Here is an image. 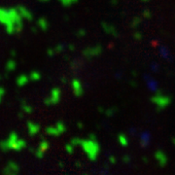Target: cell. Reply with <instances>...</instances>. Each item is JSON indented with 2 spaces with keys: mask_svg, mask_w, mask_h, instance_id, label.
Instances as JSON below:
<instances>
[{
  "mask_svg": "<svg viewBox=\"0 0 175 175\" xmlns=\"http://www.w3.org/2000/svg\"><path fill=\"white\" fill-rule=\"evenodd\" d=\"M81 146L84 149V151L87 154L88 158L90 160H96L97 156H98L100 147L97 141H93V140L88 139V140H83L81 141Z\"/></svg>",
  "mask_w": 175,
  "mask_h": 175,
  "instance_id": "6da1fadb",
  "label": "cell"
},
{
  "mask_svg": "<svg viewBox=\"0 0 175 175\" xmlns=\"http://www.w3.org/2000/svg\"><path fill=\"white\" fill-rule=\"evenodd\" d=\"M151 101L156 105L157 111L160 112L163 109H166V107H168L171 104V102H172V97L170 96H166V94H163L162 90H158L157 93L151 97Z\"/></svg>",
  "mask_w": 175,
  "mask_h": 175,
  "instance_id": "7a4b0ae2",
  "label": "cell"
},
{
  "mask_svg": "<svg viewBox=\"0 0 175 175\" xmlns=\"http://www.w3.org/2000/svg\"><path fill=\"white\" fill-rule=\"evenodd\" d=\"M61 90H59L58 88H55V89H52L51 90L50 96L47 97V98H45V100H44L45 105L50 106V105L58 104L59 102V100H61Z\"/></svg>",
  "mask_w": 175,
  "mask_h": 175,
  "instance_id": "3957f363",
  "label": "cell"
},
{
  "mask_svg": "<svg viewBox=\"0 0 175 175\" xmlns=\"http://www.w3.org/2000/svg\"><path fill=\"white\" fill-rule=\"evenodd\" d=\"M103 48L101 45H96V46L87 48L83 51V55L87 58H92L94 57H98V55L102 52Z\"/></svg>",
  "mask_w": 175,
  "mask_h": 175,
  "instance_id": "277c9868",
  "label": "cell"
},
{
  "mask_svg": "<svg viewBox=\"0 0 175 175\" xmlns=\"http://www.w3.org/2000/svg\"><path fill=\"white\" fill-rule=\"evenodd\" d=\"M19 172H20V166L16 162H13V160L8 162V163L6 164V166L2 170V173L7 175H15Z\"/></svg>",
  "mask_w": 175,
  "mask_h": 175,
  "instance_id": "5b68a950",
  "label": "cell"
},
{
  "mask_svg": "<svg viewBox=\"0 0 175 175\" xmlns=\"http://www.w3.org/2000/svg\"><path fill=\"white\" fill-rule=\"evenodd\" d=\"M154 156H155V159L158 164L160 167H164L167 164V163H168V158H167L166 154L163 151H162V150H158Z\"/></svg>",
  "mask_w": 175,
  "mask_h": 175,
  "instance_id": "8992f818",
  "label": "cell"
},
{
  "mask_svg": "<svg viewBox=\"0 0 175 175\" xmlns=\"http://www.w3.org/2000/svg\"><path fill=\"white\" fill-rule=\"evenodd\" d=\"M16 8H17L18 12H19V14L20 15V17L23 18V19H26L27 20H29V22H31V20H33V15L31 14V12L29 11V10H27L24 6L18 5Z\"/></svg>",
  "mask_w": 175,
  "mask_h": 175,
  "instance_id": "52a82bcc",
  "label": "cell"
},
{
  "mask_svg": "<svg viewBox=\"0 0 175 175\" xmlns=\"http://www.w3.org/2000/svg\"><path fill=\"white\" fill-rule=\"evenodd\" d=\"M72 88H73V93H74V94L77 97H80L83 96V93H84L83 85L78 79H74L72 81Z\"/></svg>",
  "mask_w": 175,
  "mask_h": 175,
  "instance_id": "ba28073f",
  "label": "cell"
},
{
  "mask_svg": "<svg viewBox=\"0 0 175 175\" xmlns=\"http://www.w3.org/2000/svg\"><path fill=\"white\" fill-rule=\"evenodd\" d=\"M101 26H102V28L103 30L106 32L107 34H111V35H113L114 37H118V31L117 29L115 28V26H113L112 24H109V23H101Z\"/></svg>",
  "mask_w": 175,
  "mask_h": 175,
  "instance_id": "9c48e42d",
  "label": "cell"
},
{
  "mask_svg": "<svg viewBox=\"0 0 175 175\" xmlns=\"http://www.w3.org/2000/svg\"><path fill=\"white\" fill-rule=\"evenodd\" d=\"M27 128H28V133L30 136H34L35 134H37L38 132L40 131V125L38 124H35V122L28 121L27 122Z\"/></svg>",
  "mask_w": 175,
  "mask_h": 175,
  "instance_id": "30bf717a",
  "label": "cell"
},
{
  "mask_svg": "<svg viewBox=\"0 0 175 175\" xmlns=\"http://www.w3.org/2000/svg\"><path fill=\"white\" fill-rule=\"evenodd\" d=\"M10 22V14L8 9L0 8V23L6 26Z\"/></svg>",
  "mask_w": 175,
  "mask_h": 175,
  "instance_id": "8fae6325",
  "label": "cell"
},
{
  "mask_svg": "<svg viewBox=\"0 0 175 175\" xmlns=\"http://www.w3.org/2000/svg\"><path fill=\"white\" fill-rule=\"evenodd\" d=\"M26 142L24 141L23 139L18 138L12 144L11 150H15V151H17V152H20V150H23V148H26Z\"/></svg>",
  "mask_w": 175,
  "mask_h": 175,
  "instance_id": "7c38bea8",
  "label": "cell"
},
{
  "mask_svg": "<svg viewBox=\"0 0 175 175\" xmlns=\"http://www.w3.org/2000/svg\"><path fill=\"white\" fill-rule=\"evenodd\" d=\"M150 141H151V136H150V133L147 131H144L143 133L140 136V144H141V147L145 148L149 145Z\"/></svg>",
  "mask_w": 175,
  "mask_h": 175,
  "instance_id": "4fadbf2b",
  "label": "cell"
},
{
  "mask_svg": "<svg viewBox=\"0 0 175 175\" xmlns=\"http://www.w3.org/2000/svg\"><path fill=\"white\" fill-rule=\"evenodd\" d=\"M143 78H145V80L147 81V85H148V87H149L150 90H156V92H157L158 90H159V89H158V83L155 81V80H153L150 76H148V75H144V76H143Z\"/></svg>",
  "mask_w": 175,
  "mask_h": 175,
  "instance_id": "5bb4252c",
  "label": "cell"
},
{
  "mask_svg": "<svg viewBox=\"0 0 175 175\" xmlns=\"http://www.w3.org/2000/svg\"><path fill=\"white\" fill-rule=\"evenodd\" d=\"M29 81V77H27L26 74H22L20 75L19 77L17 78L16 82H17V85L19 87H23L26 86L27 83Z\"/></svg>",
  "mask_w": 175,
  "mask_h": 175,
  "instance_id": "9a60e30c",
  "label": "cell"
},
{
  "mask_svg": "<svg viewBox=\"0 0 175 175\" xmlns=\"http://www.w3.org/2000/svg\"><path fill=\"white\" fill-rule=\"evenodd\" d=\"M37 26H39L40 29H42L43 31H46L49 28V22L45 18H40V19L37 20Z\"/></svg>",
  "mask_w": 175,
  "mask_h": 175,
  "instance_id": "2e32d148",
  "label": "cell"
},
{
  "mask_svg": "<svg viewBox=\"0 0 175 175\" xmlns=\"http://www.w3.org/2000/svg\"><path fill=\"white\" fill-rule=\"evenodd\" d=\"M16 67H17V62L15 61V59H13V58L9 59V61H7L6 66H5L7 72H12V71H14V70L16 69Z\"/></svg>",
  "mask_w": 175,
  "mask_h": 175,
  "instance_id": "e0dca14e",
  "label": "cell"
},
{
  "mask_svg": "<svg viewBox=\"0 0 175 175\" xmlns=\"http://www.w3.org/2000/svg\"><path fill=\"white\" fill-rule=\"evenodd\" d=\"M45 131H46L47 134L52 135V136H58V135L61 134L55 125V127H48L46 129H45Z\"/></svg>",
  "mask_w": 175,
  "mask_h": 175,
  "instance_id": "ac0fdd59",
  "label": "cell"
},
{
  "mask_svg": "<svg viewBox=\"0 0 175 175\" xmlns=\"http://www.w3.org/2000/svg\"><path fill=\"white\" fill-rule=\"evenodd\" d=\"M118 140H119V143L122 146V147H127L128 145V137L125 136L124 133H121L119 134L118 136Z\"/></svg>",
  "mask_w": 175,
  "mask_h": 175,
  "instance_id": "d6986e66",
  "label": "cell"
},
{
  "mask_svg": "<svg viewBox=\"0 0 175 175\" xmlns=\"http://www.w3.org/2000/svg\"><path fill=\"white\" fill-rule=\"evenodd\" d=\"M22 110L24 112V113H27V114H31L33 112V108L28 105L27 103H26L24 101H22Z\"/></svg>",
  "mask_w": 175,
  "mask_h": 175,
  "instance_id": "ffe728a7",
  "label": "cell"
},
{
  "mask_svg": "<svg viewBox=\"0 0 175 175\" xmlns=\"http://www.w3.org/2000/svg\"><path fill=\"white\" fill-rule=\"evenodd\" d=\"M41 79V74L38 71H32L29 74V80L33 82H37Z\"/></svg>",
  "mask_w": 175,
  "mask_h": 175,
  "instance_id": "44dd1931",
  "label": "cell"
},
{
  "mask_svg": "<svg viewBox=\"0 0 175 175\" xmlns=\"http://www.w3.org/2000/svg\"><path fill=\"white\" fill-rule=\"evenodd\" d=\"M39 148L41 149V150H43L44 152H46L47 150L50 148V143H49L47 140H45V139H43L42 141L40 142V144H39Z\"/></svg>",
  "mask_w": 175,
  "mask_h": 175,
  "instance_id": "7402d4cb",
  "label": "cell"
},
{
  "mask_svg": "<svg viewBox=\"0 0 175 175\" xmlns=\"http://www.w3.org/2000/svg\"><path fill=\"white\" fill-rule=\"evenodd\" d=\"M55 127L58 128V129L59 131V132H61V133L62 134V133H64V132L66 131V125L63 124V122H62L61 121H59V122H58L57 124H55Z\"/></svg>",
  "mask_w": 175,
  "mask_h": 175,
  "instance_id": "603a6c76",
  "label": "cell"
},
{
  "mask_svg": "<svg viewBox=\"0 0 175 175\" xmlns=\"http://www.w3.org/2000/svg\"><path fill=\"white\" fill-rule=\"evenodd\" d=\"M0 150H1L2 152H8L10 148L8 146V143H7V140H4V141H0Z\"/></svg>",
  "mask_w": 175,
  "mask_h": 175,
  "instance_id": "cb8c5ba5",
  "label": "cell"
},
{
  "mask_svg": "<svg viewBox=\"0 0 175 175\" xmlns=\"http://www.w3.org/2000/svg\"><path fill=\"white\" fill-rule=\"evenodd\" d=\"M117 111H118L117 107H111V108H109V109L105 110L104 113H105V115H106L107 117H112L113 115H115V113H116Z\"/></svg>",
  "mask_w": 175,
  "mask_h": 175,
  "instance_id": "d4e9b609",
  "label": "cell"
},
{
  "mask_svg": "<svg viewBox=\"0 0 175 175\" xmlns=\"http://www.w3.org/2000/svg\"><path fill=\"white\" fill-rule=\"evenodd\" d=\"M141 19L140 18H134L133 20H132V22L131 23V28H136V27H138L139 26V24L141 23Z\"/></svg>",
  "mask_w": 175,
  "mask_h": 175,
  "instance_id": "484cf974",
  "label": "cell"
},
{
  "mask_svg": "<svg viewBox=\"0 0 175 175\" xmlns=\"http://www.w3.org/2000/svg\"><path fill=\"white\" fill-rule=\"evenodd\" d=\"M34 154H35V156L38 158V159H43L45 152L43 151V150H41L40 148H38L37 150H35V151H34Z\"/></svg>",
  "mask_w": 175,
  "mask_h": 175,
  "instance_id": "4316f807",
  "label": "cell"
},
{
  "mask_svg": "<svg viewBox=\"0 0 175 175\" xmlns=\"http://www.w3.org/2000/svg\"><path fill=\"white\" fill-rule=\"evenodd\" d=\"M65 150L68 154L71 155V154H73V152H74V146H73L71 143H68V144L65 145Z\"/></svg>",
  "mask_w": 175,
  "mask_h": 175,
  "instance_id": "83f0119b",
  "label": "cell"
},
{
  "mask_svg": "<svg viewBox=\"0 0 175 175\" xmlns=\"http://www.w3.org/2000/svg\"><path fill=\"white\" fill-rule=\"evenodd\" d=\"M59 1L61 2V4L63 5V6L68 7V6H70L71 4H73V3L77 2V0H59Z\"/></svg>",
  "mask_w": 175,
  "mask_h": 175,
  "instance_id": "f1b7e54d",
  "label": "cell"
},
{
  "mask_svg": "<svg viewBox=\"0 0 175 175\" xmlns=\"http://www.w3.org/2000/svg\"><path fill=\"white\" fill-rule=\"evenodd\" d=\"M81 141H82V139H80L78 137H74L73 139H71V141H70V143L73 145V146H77V145H81Z\"/></svg>",
  "mask_w": 175,
  "mask_h": 175,
  "instance_id": "f546056e",
  "label": "cell"
},
{
  "mask_svg": "<svg viewBox=\"0 0 175 175\" xmlns=\"http://www.w3.org/2000/svg\"><path fill=\"white\" fill-rule=\"evenodd\" d=\"M64 49H65L64 45H62V44H58V46L54 49V50H55V54H59V52H61L62 51H64Z\"/></svg>",
  "mask_w": 175,
  "mask_h": 175,
  "instance_id": "4dcf8cb0",
  "label": "cell"
},
{
  "mask_svg": "<svg viewBox=\"0 0 175 175\" xmlns=\"http://www.w3.org/2000/svg\"><path fill=\"white\" fill-rule=\"evenodd\" d=\"M160 52H162V55H163V57L164 58H166V59H167V58H168V59L170 58V55H169L168 51H167L164 47L162 48V51H160Z\"/></svg>",
  "mask_w": 175,
  "mask_h": 175,
  "instance_id": "1f68e13d",
  "label": "cell"
},
{
  "mask_svg": "<svg viewBox=\"0 0 175 175\" xmlns=\"http://www.w3.org/2000/svg\"><path fill=\"white\" fill-rule=\"evenodd\" d=\"M86 34H87V31H86L85 29L81 28V29H79L78 31H77L76 36L78 37V38H81V37H84V36H85Z\"/></svg>",
  "mask_w": 175,
  "mask_h": 175,
  "instance_id": "d6a6232c",
  "label": "cell"
},
{
  "mask_svg": "<svg viewBox=\"0 0 175 175\" xmlns=\"http://www.w3.org/2000/svg\"><path fill=\"white\" fill-rule=\"evenodd\" d=\"M142 16L145 18V19H151V17H152V13L149 11V10H144L142 13Z\"/></svg>",
  "mask_w": 175,
  "mask_h": 175,
  "instance_id": "836d02e7",
  "label": "cell"
},
{
  "mask_svg": "<svg viewBox=\"0 0 175 175\" xmlns=\"http://www.w3.org/2000/svg\"><path fill=\"white\" fill-rule=\"evenodd\" d=\"M133 37L136 40H141L143 38V35L141 32H139V31H136V32H134V34H133Z\"/></svg>",
  "mask_w": 175,
  "mask_h": 175,
  "instance_id": "e575fe53",
  "label": "cell"
},
{
  "mask_svg": "<svg viewBox=\"0 0 175 175\" xmlns=\"http://www.w3.org/2000/svg\"><path fill=\"white\" fill-rule=\"evenodd\" d=\"M4 94H5V89L4 88H2V87H0V102L2 101Z\"/></svg>",
  "mask_w": 175,
  "mask_h": 175,
  "instance_id": "d590c367",
  "label": "cell"
},
{
  "mask_svg": "<svg viewBox=\"0 0 175 175\" xmlns=\"http://www.w3.org/2000/svg\"><path fill=\"white\" fill-rule=\"evenodd\" d=\"M122 162H124L125 163H128L129 162H131V157H129L128 155H125L124 157H122Z\"/></svg>",
  "mask_w": 175,
  "mask_h": 175,
  "instance_id": "8d00e7d4",
  "label": "cell"
},
{
  "mask_svg": "<svg viewBox=\"0 0 175 175\" xmlns=\"http://www.w3.org/2000/svg\"><path fill=\"white\" fill-rule=\"evenodd\" d=\"M47 55H49V57H54V55H55V52L54 49H49V50L47 51Z\"/></svg>",
  "mask_w": 175,
  "mask_h": 175,
  "instance_id": "74e56055",
  "label": "cell"
},
{
  "mask_svg": "<svg viewBox=\"0 0 175 175\" xmlns=\"http://www.w3.org/2000/svg\"><path fill=\"white\" fill-rule=\"evenodd\" d=\"M109 162H110L112 164L116 163V162H117V160H116V158H115L114 156H110V157H109Z\"/></svg>",
  "mask_w": 175,
  "mask_h": 175,
  "instance_id": "f35d334b",
  "label": "cell"
},
{
  "mask_svg": "<svg viewBox=\"0 0 175 175\" xmlns=\"http://www.w3.org/2000/svg\"><path fill=\"white\" fill-rule=\"evenodd\" d=\"M89 139L93 140V141H97V140H96V134H94V133H90L89 135Z\"/></svg>",
  "mask_w": 175,
  "mask_h": 175,
  "instance_id": "ab89813d",
  "label": "cell"
},
{
  "mask_svg": "<svg viewBox=\"0 0 175 175\" xmlns=\"http://www.w3.org/2000/svg\"><path fill=\"white\" fill-rule=\"evenodd\" d=\"M152 68L154 69V71H158V64L157 63H153V66H152Z\"/></svg>",
  "mask_w": 175,
  "mask_h": 175,
  "instance_id": "60d3db41",
  "label": "cell"
},
{
  "mask_svg": "<svg viewBox=\"0 0 175 175\" xmlns=\"http://www.w3.org/2000/svg\"><path fill=\"white\" fill-rule=\"evenodd\" d=\"M68 49H69V51H74L75 50V46H73V45H69Z\"/></svg>",
  "mask_w": 175,
  "mask_h": 175,
  "instance_id": "b9f144b4",
  "label": "cell"
},
{
  "mask_svg": "<svg viewBox=\"0 0 175 175\" xmlns=\"http://www.w3.org/2000/svg\"><path fill=\"white\" fill-rule=\"evenodd\" d=\"M77 125H78V128H79L80 129H82V128H84V125L82 124V122H78V124H77Z\"/></svg>",
  "mask_w": 175,
  "mask_h": 175,
  "instance_id": "7bdbcfd3",
  "label": "cell"
},
{
  "mask_svg": "<svg viewBox=\"0 0 175 175\" xmlns=\"http://www.w3.org/2000/svg\"><path fill=\"white\" fill-rule=\"evenodd\" d=\"M112 5H117L118 4V0H111Z\"/></svg>",
  "mask_w": 175,
  "mask_h": 175,
  "instance_id": "ee69618b",
  "label": "cell"
},
{
  "mask_svg": "<svg viewBox=\"0 0 175 175\" xmlns=\"http://www.w3.org/2000/svg\"><path fill=\"white\" fill-rule=\"evenodd\" d=\"M142 160H143V162H145V163H148V159H147L146 157H143V158H142Z\"/></svg>",
  "mask_w": 175,
  "mask_h": 175,
  "instance_id": "f6af8a7d",
  "label": "cell"
},
{
  "mask_svg": "<svg viewBox=\"0 0 175 175\" xmlns=\"http://www.w3.org/2000/svg\"><path fill=\"white\" fill-rule=\"evenodd\" d=\"M11 55H13V57H16V51L15 50L11 51Z\"/></svg>",
  "mask_w": 175,
  "mask_h": 175,
  "instance_id": "bcb514c9",
  "label": "cell"
},
{
  "mask_svg": "<svg viewBox=\"0 0 175 175\" xmlns=\"http://www.w3.org/2000/svg\"><path fill=\"white\" fill-rule=\"evenodd\" d=\"M31 30H32V32H35V33L37 32V29L35 28V26H32V27H31Z\"/></svg>",
  "mask_w": 175,
  "mask_h": 175,
  "instance_id": "7dc6e473",
  "label": "cell"
},
{
  "mask_svg": "<svg viewBox=\"0 0 175 175\" xmlns=\"http://www.w3.org/2000/svg\"><path fill=\"white\" fill-rule=\"evenodd\" d=\"M75 164H76V166H77V167H80V166H82V164H81V163H80L79 162H76V163H75Z\"/></svg>",
  "mask_w": 175,
  "mask_h": 175,
  "instance_id": "c3c4849f",
  "label": "cell"
},
{
  "mask_svg": "<svg viewBox=\"0 0 175 175\" xmlns=\"http://www.w3.org/2000/svg\"><path fill=\"white\" fill-rule=\"evenodd\" d=\"M171 141H172V143H173V145L175 146V137H172V139H171Z\"/></svg>",
  "mask_w": 175,
  "mask_h": 175,
  "instance_id": "681fc988",
  "label": "cell"
},
{
  "mask_svg": "<svg viewBox=\"0 0 175 175\" xmlns=\"http://www.w3.org/2000/svg\"><path fill=\"white\" fill-rule=\"evenodd\" d=\"M66 81H67V79H65V78H62V83H66Z\"/></svg>",
  "mask_w": 175,
  "mask_h": 175,
  "instance_id": "f907efd6",
  "label": "cell"
},
{
  "mask_svg": "<svg viewBox=\"0 0 175 175\" xmlns=\"http://www.w3.org/2000/svg\"><path fill=\"white\" fill-rule=\"evenodd\" d=\"M38 1H40V2H48L49 0H38Z\"/></svg>",
  "mask_w": 175,
  "mask_h": 175,
  "instance_id": "816d5d0a",
  "label": "cell"
},
{
  "mask_svg": "<svg viewBox=\"0 0 175 175\" xmlns=\"http://www.w3.org/2000/svg\"><path fill=\"white\" fill-rule=\"evenodd\" d=\"M19 117H20V118H23V113H20V114H19Z\"/></svg>",
  "mask_w": 175,
  "mask_h": 175,
  "instance_id": "f5cc1de1",
  "label": "cell"
},
{
  "mask_svg": "<svg viewBox=\"0 0 175 175\" xmlns=\"http://www.w3.org/2000/svg\"><path fill=\"white\" fill-rule=\"evenodd\" d=\"M141 1H143V2H147V1H150V0H141Z\"/></svg>",
  "mask_w": 175,
  "mask_h": 175,
  "instance_id": "db71d44e",
  "label": "cell"
},
{
  "mask_svg": "<svg viewBox=\"0 0 175 175\" xmlns=\"http://www.w3.org/2000/svg\"><path fill=\"white\" fill-rule=\"evenodd\" d=\"M2 78H3V77H2V75L0 74V81H1V80H2Z\"/></svg>",
  "mask_w": 175,
  "mask_h": 175,
  "instance_id": "11a10c76",
  "label": "cell"
}]
</instances>
